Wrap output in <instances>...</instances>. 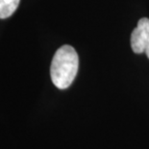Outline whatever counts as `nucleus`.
<instances>
[{
  "label": "nucleus",
  "instance_id": "nucleus-1",
  "mask_svg": "<svg viewBox=\"0 0 149 149\" xmlns=\"http://www.w3.org/2000/svg\"><path fill=\"white\" fill-rule=\"evenodd\" d=\"M79 57L69 45H64L55 52L53 56L50 76L54 85L59 89H65L70 86L78 73Z\"/></svg>",
  "mask_w": 149,
  "mask_h": 149
},
{
  "label": "nucleus",
  "instance_id": "nucleus-3",
  "mask_svg": "<svg viewBox=\"0 0 149 149\" xmlns=\"http://www.w3.org/2000/svg\"><path fill=\"white\" fill-rule=\"evenodd\" d=\"M20 0H0V18H7L17 11Z\"/></svg>",
  "mask_w": 149,
  "mask_h": 149
},
{
  "label": "nucleus",
  "instance_id": "nucleus-2",
  "mask_svg": "<svg viewBox=\"0 0 149 149\" xmlns=\"http://www.w3.org/2000/svg\"><path fill=\"white\" fill-rule=\"evenodd\" d=\"M131 47L135 53L145 52L149 58V18H143L139 20L131 34Z\"/></svg>",
  "mask_w": 149,
  "mask_h": 149
}]
</instances>
